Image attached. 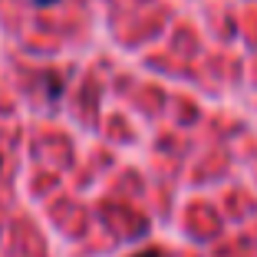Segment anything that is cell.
<instances>
[{
    "label": "cell",
    "instance_id": "cell-2",
    "mask_svg": "<svg viewBox=\"0 0 257 257\" xmlns=\"http://www.w3.org/2000/svg\"><path fill=\"white\" fill-rule=\"evenodd\" d=\"M33 4H40V7H50V4H56V0H33Z\"/></svg>",
    "mask_w": 257,
    "mask_h": 257
},
{
    "label": "cell",
    "instance_id": "cell-1",
    "mask_svg": "<svg viewBox=\"0 0 257 257\" xmlns=\"http://www.w3.org/2000/svg\"><path fill=\"white\" fill-rule=\"evenodd\" d=\"M136 257H162L159 250H145V254H136Z\"/></svg>",
    "mask_w": 257,
    "mask_h": 257
}]
</instances>
